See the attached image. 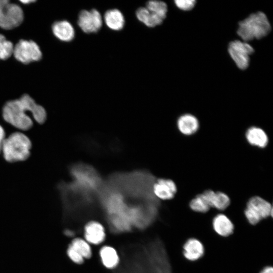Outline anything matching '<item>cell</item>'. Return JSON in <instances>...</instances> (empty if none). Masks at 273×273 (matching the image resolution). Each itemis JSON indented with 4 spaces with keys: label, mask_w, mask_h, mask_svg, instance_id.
Instances as JSON below:
<instances>
[{
    "label": "cell",
    "mask_w": 273,
    "mask_h": 273,
    "mask_svg": "<svg viewBox=\"0 0 273 273\" xmlns=\"http://www.w3.org/2000/svg\"><path fill=\"white\" fill-rule=\"evenodd\" d=\"M31 113L35 121L43 124L47 119L45 109L36 103L29 95H23L19 99L6 103L3 108L4 120L13 126L27 130L33 126V122L27 112Z\"/></svg>",
    "instance_id": "cell-1"
},
{
    "label": "cell",
    "mask_w": 273,
    "mask_h": 273,
    "mask_svg": "<svg viewBox=\"0 0 273 273\" xmlns=\"http://www.w3.org/2000/svg\"><path fill=\"white\" fill-rule=\"evenodd\" d=\"M270 30L267 16L263 12H258L251 14L239 22L237 33L243 41L247 42L265 37Z\"/></svg>",
    "instance_id": "cell-2"
},
{
    "label": "cell",
    "mask_w": 273,
    "mask_h": 273,
    "mask_svg": "<svg viewBox=\"0 0 273 273\" xmlns=\"http://www.w3.org/2000/svg\"><path fill=\"white\" fill-rule=\"evenodd\" d=\"M31 142L24 134L16 132L5 138L2 151L5 159L9 162L26 160L30 155Z\"/></svg>",
    "instance_id": "cell-3"
},
{
    "label": "cell",
    "mask_w": 273,
    "mask_h": 273,
    "mask_svg": "<svg viewBox=\"0 0 273 273\" xmlns=\"http://www.w3.org/2000/svg\"><path fill=\"white\" fill-rule=\"evenodd\" d=\"M244 213L247 221L251 225H256L272 216V204L260 196H254L246 202Z\"/></svg>",
    "instance_id": "cell-4"
},
{
    "label": "cell",
    "mask_w": 273,
    "mask_h": 273,
    "mask_svg": "<svg viewBox=\"0 0 273 273\" xmlns=\"http://www.w3.org/2000/svg\"><path fill=\"white\" fill-rule=\"evenodd\" d=\"M23 12L17 5L8 0H0V27L5 29L14 28L23 20Z\"/></svg>",
    "instance_id": "cell-5"
},
{
    "label": "cell",
    "mask_w": 273,
    "mask_h": 273,
    "mask_svg": "<svg viewBox=\"0 0 273 273\" xmlns=\"http://www.w3.org/2000/svg\"><path fill=\"white\" fill-rule=\"evenodd\" d=\"M228 51L237 66L245 70L249 66L250 56L254 52V49L247 42L235 40L230 43Z\"/></svg>",
    "instance_id": "cell-6"
},
{
    "label": "cell",
    "mask_w": 273,
    "mask_h": 273,
    "mask_svg": "<svg viewBox=\"0 0 273 273\" xmlns=\"http://www.w3.org/2000/svg\"><path fill=\"white\" fill-rule=\"evenodd\" d=\"M15 58L24 64L39 60L42 57L38 46L32 40H20L14 47Z\"/></svg>",
    "instance_id": "cell-7"
},
{
    "label": "cell",
    "mask_w": 273,
    "mask_h": 273,
    "mask_svg": "<svg viewBox=\"0 0 273 273\" xmlns=\"http://www.w3.org/2000/svg\"><path fill=\"white\" fill-rule=\"evenodd\" d=\"M77 23L84 32L95 33L101 28L103 20L100 13L96 9L82 10L79 14Z\"/></svg>",
    "instance_id": "cell-8"
},
{
    "label": "cell",
    "mask_w": 273,
    "mask_h": 273,
    "mask_svg": "<svg viewBox=\"0 0 273 273\" xmlns=\"http://www.w3.org/2000/svg\"><path fill=\"white\" fill-rule=\"evenodd\" d=\"M201 194L210 208H214L218 211L226 210L231 203L230 197L221 191H214L208 189Z\"/></svg>",
    "instance_id": "cell-9"
},
{
    "label": "cell",
    "mask_w": 273,
    "mask_h": 273,
    "mask_svg": "<svg viewBox=\"0 0 273 273\" xmlns=\"http://www.w3.org/2000/svg\"><path fill=\"white\" fill-rule=\"evenodd\" d=\"M153 191L157 198L164 201L170 200L175 197L177 188L172 179L161 178L154 184Z\"/></svg>",
    "instance_id": "cell-10"
},
{
    "label": "cell",
    "mask_w": 273,
    "mask_h": 273,
    "mask_svg": "<svg viewBox=\"0 0 273 273\" xmlns=\"http://www.w3.org/2000/svg\"><path fill=\"white\" fill-rule=\"evenodd\" d=\"M245 138L250 146L258 149L265 148L269 142L266 131L256 126H252L247 129L245 133Z\"/></svg>",
    "instance_id": "cell-11"
},
{
    "label": "cell",
    "mask_w": 273,
    "mask_h": 273,
    "mask_svg": "<svg viewBox=\"0 0 273 273\" xmlns=\"http://www.w3.org/2000/svg\"><path fill=\"white\" fill-rule=\"evenodd\" d=\"M176 126L181 134L190 136L195 134L198 131L200 122L195 115L190 113H185L181 115L177 119Z\"/></svg>",
    "instance_id": "cell-12"
},
{
    "label": "cell",
    "mask_w": 273,
    "mask_h": 273,
    "mask_svg": "<svg viewBox=\"0 0 273 273\" xmlns=\"http://www.w3.org/2000/svg\"><path fill=\"white\" fill-rule=\"evenodd\" d=\"M85 240L89 244L99 245L105 239L104 227L98 221L93 220L87 222L84 228Z\"/></svg>",
    "instance_id": "cell-13"
},
{
    "label": "cell",
    "mask_w": 273,
    "mask_h": 273,
    "mask_svg": "<svg viewBox=\"0 0 273 273\" xmlns=\"http://www.w3.org/2000/svg\"><path fill=\"white\" fill-rule=\"evenodd\" d=\"M183 253L188 260L195 261L200 259L204 254L205 248L198 239L191 238L188 239L183 247Z\"/></svg>",
    "instance_id": "cell-14"
},
{
    "label": "cell",
    "mask_w": 273,
    "mask_h": 273,
    "mask_svg": "<svg viewBox=\"0 0 273 273\" xmlns=\"http://www.w3.org/2000/svg\"><path fill=\"white\" fill-rule=\"evenodd\" d=\"M212 227L215 232L222 237L231 235L234 231V225L229 217L223 213L216 214L212 219Z\"/></svg>",
    "instance_id": "cell-15"
},
{
    "label": "cell",
    "mask_w": 273,
    "mask_h": 273,
    "mask_svg": "<svg viewBox=\"0 0 273 273\" xmlns=\"http://www.w3.org/2000/svg\"><path fill=\"white\" fill-rule=\"evenodd\" d=\"M52 30L56 37L64 41H71L75 36L73 27L67 21L55 22L53 25Z\"/></svg>",
    "instance_id": "cell-16"
},
{
    "label": "cell",
    "mask_w": 273,
    "mask_h": 273,
    "mask_svg": "<svg viewBox=\"0 0 273 273\" xmlns=\"http://www.w3.org/2000/svg\"><path fill=\"white\" fill-rule=\"evenodd\" d=\"M104 20L108 27L115 31L122 29L125 23L122 13L116 9L107 11L104 14Z\"/></svg>",
    "instance_id": "cell-17"
},
{
    "label": "cell",
    "mask_w": 273,
    "mask_h": 273,
    "mask_svg": "<svg viewBox=\"0 0 273 273\" xmlns=\"http://www.w3.org/2000/svg\"><path fill=\"white\" fill-rule=\"evenodd\" d=\"M101 261L108 269L115 268L119 262V257L117 251L110 246H104L100 250Z\"/></svg>",
    "instance_id": "cell-18"
},
{
    "label": "cell",
    "mask_w": 273,
    "mask_h": 273,
    "mask_svg": "<svg viewBox=\"0 0 273 273\" xmlns=\"http://www.w3.org/2000/svg\"><path fill=\"white\" fill-rule=\"evenodd\" d=\"M135 15L140 22L149 27L159 25L164 20L155 13L149 11L146 7L139 8L136 11Z\"/></svg>",
    "instance_id": "cell-19"
},
{
    "label": "cell",
    "mask_w": 273,
    "mask_h": 273,
    "mask_svg": "<svg viewBox=\"0 0 273 273\" xmlns=\"http://www.w3.org/2000/svg\"><path fill=\"white\" fill-rule=\"evenodd\" d=\"M70 245L84 259L91 257L92 251L89 244L84 239L80 238L74 239L71 242Z\"/></svg>",
    "instance_id": "cell-20"
},
{
    "label": "cell",
    "mask_w": 273,
    "mask_h": 273,
    "mask_svg": "<svg viewBox=\"0 0 273 273\" xmlns=\"http://www.w3.org/2000/svg\"><path fill=\"white\" fill-rule=\"evenodd\" d=\"M189 206L191 210L199 213H207L211 209L201 193L196 195L190 200Z\"/></svg>",
    "instance_id": "cell-21"
},
{
    "label": "cell",
    "mask_w": 273,
    "mask_h": 273,
    "mask_svg": "<svg viewBox=\"0 0 273 273\" xmlns=\"http://www.w3.org/2000/svg\"><path fill=\"white\" fill-rule=\"evenodd\" d=\"M146 8L150 12L156 14L164 19L166 17L167 6L160 1H150L147 3Z\"/></svg>",
    "instance_id": "cell-22"
},
{
    "label": "cell",
    "mask_w": 273,
    "mask_h": 273,
    "mask_svg": "<svg viewBox=\"0 0 273 273\" xmlns=\"http://www.w3.org/2000/svg\"><path fill=\"white\" fill-rule=\"evenodd\" d=\"M13 43L0 34V59L6 60L9 58L13 54Z\"/></svg>",
    "instance_id": "cell-23"
},
{
    "label": "cell",
    "mask_w": 273,
    "mask_h": 273,
    "mask_svg": "<svg viewBox=\"0 0 273 273\" xmlns=\"http://www.w3.org/2000/svg\"><path fill=\"white\" fill-rule=\"evenodd\" d=\"M175 5L179 9L183 11L192 10L195 6L196 1L194 0H176Z\"/></svg>",
    "instance_id": "cell-24"
},
{
    "label": "cell",
    "mask_w": 273,
    "mask_h": 273,
    "mask_svg": "<svg viewBox=\"0 0 273 273\" xmlns=\"http://www.w3.org/2000/svg\"><path fill=\"white\" fill-rule=\"evenodd\" d=\"M67 254L69 258L75 263L80 264L84 261V258L70 245L67 248Z\"/></svg>",
    "instance_id": "cell-25"
},
{
    "label": "cell",
    "mask_w": 273,
    "mask_h": 273,
    "mask_svg": "<svg viewBox=\"0 0 273 273\" xmlns=\"http://www.w3.org/2000/svg\"><path fill=\"white\" fill-rule=\"evenodd\" d=\"M5 139V132L3 127L0 125V153L2 152V146Z\"/></svg>",
    "instance_id": "cell-26"
},
{
    "label": "cell",
    "mask_w": 273,
    "mask_h": 273,
    "mask_svg": "<svg viewBox=\"0 0 273 273\" xmlns=\"http://www.w3.org/2000/svg\"><path fill=\"white\" fill-rule=\"evenodd\" d=\"M259 273H273V268L271 266H265Z\"/></svg>",
    "instance_id": "cell-27"
},
{
    "label": "cell",
    "mask_w": 273,
    "mask_h": 273,
    "mask_svg": "<svg viewBox=\"0 0 273 273\" xmlns=\"http://www.w3.org/2000/svg\"><path fill=\"white\" fill-rule=\"evenodd\" d=\"M22 3L24 4H28L29 3H33L35 1L33 0H25V1H20Z\"/></svg>",
    "instance_id": "cell-28"
}]
</instances>
